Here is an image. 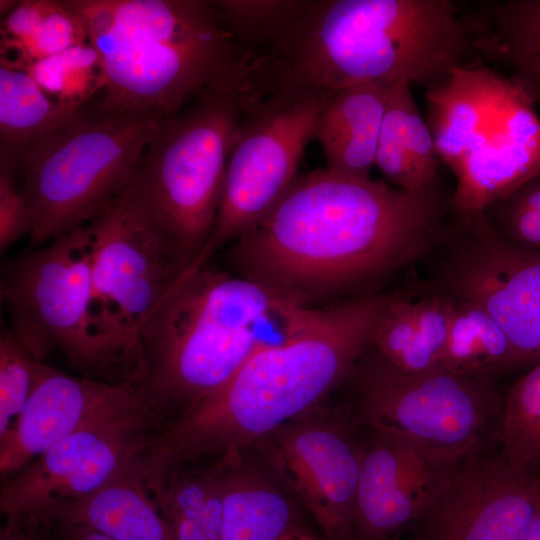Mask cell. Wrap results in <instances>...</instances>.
<instances>
[{"instance_id": "obj_1", "label": "cell", "mask_w": 540, "mask_h": 540, "mask_svg": "<svg viewBox=\"0 0 540 540\" xmlns=\"http://www.w3.org/2000/svg\"><path fill=\"white\" fill-rule=\"evenodd\" d=\"M451 197L441 187L406 191L326 168L299 173L233 242L230 260L238 275L307 305L400 269L439 245Z\"/></svg>"}, {"instance_id": "obj_2", "label": "cell", "mask_w": 540, "mask_h": 540, "mask_svg": "<svg viewBox=\"0 0 540 540\" xmlns=\"http://www.w3.org/2000/svg\"><path fill=\"white\" fill-rule=\"evenodd\" d=\"M389 299L365 295L312 308L283 341L256 351L219 391L163 426L141 459L147 484L248 449L317 408L349 377Z\"/></svg>"}, {"instance_id": "obj_3", "label": "cell", "mask_w": 540, "mask_h": 540, "mask_svg": "<svg viewBox=\"0 0 540 540\" xmlns=\"http://www.w3.org/2000/svg\"><path fill=\"white\" fill-rule=\"evenodd\" d=\"M474 53L471 25L450 0H310L257 67L274 86L428 89Z\"/></svg>"}, {"instance_id": "obj_4", "label": "cell", "mask_w": 540, "mask_h": 540, "mask_svg": "<svg viewBox=\"0 0 540 540\" xmlns=\"http://www.w3.org/2000/svg\"><path fill=\"white\" fill-rule=\"evenodd\" d=\"M209 262L202 254L180 276L136 337L130 378L162 415L215 394L256 351L275 344L269 331L289 334L310 309Z\"/></svg>"}, {"instance_id": "obj_5", "label": "cell", "mask_w": 540, "mask_h": 540, "mask_svg": "<svg viewBox=\"0 0 540 540\" xmlns=\"http://www.w3.org/2000/svg\"><path fill=\"white\" fill-rule=\"evenodd\" d=\"M98 55L92 113L169 118L229 81L250 58L207 0H66Z\"/></svg>"}, {"instance_id": "obj_6", "label": "cell", "mask_w": 540, "mask_h": 540, "mask_svg": "<svg viewBox=\"0 0 540 540\" xmlns=\"http://www.w3.org/2000/svg\"><path fill=\"white\" fill-rule=\"evenodd\" d=\"M248 84L246 63L229 81L164 119L124 192L186 267L211 238Z\"/></svg>"}, {"instance_id": "obj_7", "label": "cell", "mask_w": 540, "mask_h": 540, "mask_svg": "<svg viewBox=\"0 0 540 540\" xmlns=\"http://www.w3.org/2000/svg\"><path fill=\"white\" fill-rule=\"evenodd\" d=\"M151 111H87L32 144L18 162L33 216L31 248L103 215L129 186L164 121Z\"/></svg>"}, {"instance_id": "obj_8", "label": "cell", "mask_w": 540, "mask_h": 540, "mask_svg": "<svg viewBox=\"0 0 540 540\" xmlns=\"http://www.w3.org/2000/svg\"><path fill=\"white\" fill-rule=\"evenodd\" d=\"M93 238L89 225L9 260L0 295L8 328L37 361L58 350L83 376L120 365L93 315Z\"/></svg>"}, {"instance_id": "obj_9", "label": "cell", "mask_w": 540, "mask_h": 540, "mask_svg": "<svg viewBox=\"0 0 540 540\" xmlns=\"http://www.w3.org/2000/svg\"><path fill=\"white\" fill-rule=\"evenodd\" d=\"M328 93L305 85H257L250 74L216 222L205 248L211 257L256 225L299 174Z\"/></svg>"}, {"instance_id": "obj_10", "label": "cell", "mask_w": 540, "mask_h": 540, "mask_svg": "<svg viewBox=\"0 0 540 540\" xmlns=\"http://www.w3.org/2000/svg\"><path fill=\"white\" fill-rule=\"evenodd\" d=\"M357 425L380 423L431 447L470 455L497 440L505 390L498 380L394 367L370 346L345 381Z\"/></svg>"}, {"instance_id": "obj_11", "label": "cell", "mask_w": 540, "mask_h": 540, "mask_svg": "<svg viewBox=\"0 0 540 540\" xmlns=\"http://www.w3.org/2000/svg\"><path fill=\"white\" fill-rule=\"evenodd\" d=\"M89 227L93 315L129 376L141 325L189 267L145 222L125 193Z\"/></svg>"}, {"instance_id": "obj_12", "label": "cell", "mask_w": 540, "mask_h": 540, "mask_svg": "<svg viewBox=\"0 0 540 540\" xmlns=\"http://www.w3.org/2000/svg\"><path fill=\"white\" fill-rule=\"evenodd\" d=\"M440 245L436 287L483 307L502 327L523 366L540 361V253L506 240L485 212L456 215Z\"/></svg>"}, {"instance_id": "obj_13", "label": "cell", "mask_w": 540, "mask_h": 540, "mask_svg": "<svg viewBox=\"0 0 540 540\" xmlns=\"http://www.w3.org/2000/svg\"><path fill=\"white\" fill-rule=\"evenodd\" d=\"M353 514L355 540H390L413 526L468 455L431 447L393 427L369 423Z\"/></svg>"}, {"instance_id": "obj_14", "label": "cell", "mask_w": 540, "mask_h": 540, "mask_svg": "<svg viewBox=\"0 0 540 540\" xmlns=\"http://www.w3.org/2000/svg\"><path fill=\"white\" fill-rule=\"evenodd\" d=\"M354 419L317 408L284 424L267 439L293 492L328 540H355L353 514L363 442Z\"/></svg>"}, {"instance_id": "obj_15", "label": "cell", "mask_w": 540, "mask_h": 540, "mask_svg": "<svg viewBox=\"0 0 540 540\" xmlns=\"http://www.w3.org/2000/svg\"><path fill=\"white\" fill-rule=\"evenodd\" d=\"M539 505L540 472L477 451L413 525L415 540H525Z\"/></svg>"}, {"instance_id": "obj_16", "label": "cell", "mask_w": 540, "mask_h": 540, "mask_svg": "<svg viewBox=\"0 0 540 540\" xmlns=\"http://www.w3.org/2000/svg\"><path fill=\"white\" fill-rule=\"evenodd\" d=\"M162 414L131 378L72 376L39 362L36 384L11 430L0 439V473L19 472L49 447L86 427Z\"/></svg>"}, {"instance_id": "obj_17", "label": "cell", "mask_w": 540, "mask_h": 540, "mask_svg": "<svg viewBox=\"0 0 540 540\" xmlns=\"http://www.w3.org/2000/svg\"><path fill=\"white\" fill-rule=\"evenodd\" d=\"M162 427L159 417H138L86 427L63 438L2 487L1 513L40 510L53 499L93 492L139 463Z\"/></svg>"}, {"instance_id": "obj_18", "label": "cell", "mask_w": 540, "mask_h": 540, "mask_svg": "<svg viewBox=\"0 0 540 540\" xmlns=\"http://www.w3.org/2000/svg\"><path fill=\"white\" fill-rule=\"evenodd\" d=\"M537 100L521 79L504 76L494 112L467 157L453 172L456 215L484 212L540 176Z\"/></svg>"}, {"instance_id": "obj_19", "label": "cell", "mask_w": 540, "mask_h": 540, "mask_svg": "<svg viewBox=\"0 0 540 540\" xmlns=\"http://www.w3.org/2000/svg\"><path fill=\"white\" fill-rule=\"evenodd\" d=\"M247 449L214 464L223 498L220 540H278L300 521L298 506L274 467L253 461Z\"/></svg>"}, {"instance_id": "obj_20", "label": "cell", "mask_w": 540, "mask_h": 540, "mask_svg": "<svg viewBox=\"0 0 540 540\" xmlns=\"http://www.w3.org/2000/svg\"><path fill=\"white\" fill-rule=\"evenodd\" d=\"M504 76L480 63L454 67L426 89V123L440 160L454 172L478 143L496 107Z\"/></svg>"}, {"instance_id": "obj_21", "label": "cell", "mask_w": 540, "mask_h": 540, "mask_svg": "<svg viewBox=\"0 0 540 540\" xmlns=\"http://www.w3.org/2000/svg\"><path fill=\"white\" fill-rule=\"evenodd\" d=\"M40 510L54 522L86 526L114 540H174L139 463L91 493L53 499Z\"/></svg>"}, {"instance_id": "obj_22", "label": "cell", "mask_w": 540, "mask_h": 540, "mask_svg": "<svg viewBox=\"0 0 540 540\" xmlns=\"http://www.w3.org/2000/svg\"><path fill=\"white\" fill-rule=\"evenodd\" d=\"M393 86L371 83L329 91L315 129L327 170L357 179L371 178Z\"/></svg>"}, {"instance_id": "obj_23", "label": "cell", "mask_w": 540, "mask_h": 540, "mask_svg": "<svg viewBox=\"0 0 540 540\" xmlns=\"http://www.w3.org/2000/svg\"><path fill=\"white\" fill-rule=\"evenodd\" d=\"M88 111L50 98L30 73L4 55L0 59V163L17 171L35 142Z\"/></svg>"}, {"instance_id": "obj_24", "label": "cell", "mask_w": 540, "mask_h": 540, "mask_svg": "<svg viewBox=\"0 0 540 540\" xmlns=\"http://www.w3.org/2000/svg\"><path fill=\"white\" fill-rule=\"evenodd\" d=\"M522 366L499 323L480 305L453 297L441 369L463 377L498 380L500 375Z\"/></svg>"}, {"instance_id": "obj_25", "label": "cell", "mask_w": 540, "mask_h": 540, "mask_svg": "<svg viewBox=\"0 0 540 540\" xmlns=\"http://www.w3.org/2000/svg\"><path fill=\"white\" fill-rule=\"evenodd\" d=\"M466 17L478 54L508 65L540 57V0L488 1Z\"/></svg>"}, {"instance_id": "obj_26", "label": "cell", "mask_w": 540, "mask_h": 540, "mask_svg": "<svg viewBox=\"0 0 540 540\" xmlns=\"http://www.w3.org/2000/svg\"><path fill=\"white\" fill-rule=\"evenodd\" d=\"M497 441L511 467L540 472V361L505 390Z\"/></svg>"}, {"instance_id": "obj_27", "label": "cell", "mask_w": 540, "mask_h": 540, "mask_svg": "<svg viewBox=\"0 0 540 540\" xmlns=\"http://www.w3.org/2000/svg\"><path fill=\"white\" fill-rule=\"evenodd\" d=\"M310 0H215L212 4L241 50H268L306 10Z\"/></svg>"}, {"instance_id": "obj_28", "label": "cell", "mask_w": 540, "mask_h": 540, "mask_svg": "<svg viewBox=\"0 0 540 540\" xmlns=\"http://www.w3.org/2000/svg\"><path fill=\"white\" fill-rule=\"evenodd\" d=\"M24 68L50 98L68 106H87L103 87L98 55L88 43L34 61Z\"/></svg>"}, {"instance_id": "obj_29", "label": "cell", "mask_w": 540, "mask_h": 540, "mask_svg": "<svg viewBox=\"0 0 540 540\" xmlns=\"http://www.w3.org/2000/svg\"><path fill=\"white\" fill-rule=\"evenodd\" d=\"M369 346L386 362L403 371L421 373L440 369L418 331L410 298L390 296Z\"/></svg>"}, {"instance_id": "obj_30", "label": "cell", "mask_w": 540, "mask_h": 540, "mask_svg": "<svg viewBox=\"0 0 540 540\" xmlns=\"http://www.w3.org/2000/svg\"><path fill=\"white\" fill-rule=\"evenodd\" d=\"M208 474L209 467H176L152 493L174 540H208L203 521Z\"/></svg>"}, {"instance_id": "obj_31", "label": "cell", "mask_w": 540, "mask_h": 540, "mask_svg": "<svg viewBox=\"0 0 540 540\" xmlns=\"http://www.w3.org/2000/svg\"><path fill=\"white\" fill-rule=\"evenodd\" d=\"M415 104L409 84L399 83L392 87L375 158V165L382 174L397 188L406 191H423L418 188L408 153L407 122Z\"/></svg>"}, {"instance_id": "obj_32", "label": "cell", "mask_w": 540, "mask_h": 540, "mask_svg": "<svg viewBox=\"0 0 540 540\" xmlns=\"http://www.w3.org/2000/svg\"><path fill=\"white\" fill-rule=\"evenodd\" d=\"M85 43L87 35L78 15L66 0H52L48 12L28 35L18 41L1 42V48L14 50L17 57L13 61L25 67Z\"/></svg>"}, {"instance_id": "obj_33", "label": "cell", "mask_w": 540, "mask_h": 540, "mask_svg": "<svg viewBox=\"0 0 540 540\" xmlns=\"http://www.w3.org/2000/svg\"><path fill=\"white\" fill-rule=\"evenodd\" d=\"M39 361L17 341L7 325L0 336V439L14 426L36 384Z\"/></svg>"}, {"instance_id": "obj_34", "label": "cell", "mask_w": 540, "mask_h": 540, "mask_svg": "<svg viewBox=\"0 0 540 540\" xmlns=\"http://www.w3.org/2000/svg\"><path fill=\"white\" fill-rule=\"evenodd\" d=\"M17 171L0 163V251L4 252L24 236L30 237L33 216L20 186Z\"/></svg>"}, {"instance_id": "obj_35", "label": "cell", "mask_w": 540, "mask_h": 540, "mask_svg": "<svg viewBox=\"0 0 540 540\" xmlns=\"http://www.w3.org/2000/svg\"><path fill=\"white\" fill-rule=\"evenodd\" d=\"M407 141L410 163L420 190L440 187L438 167L440 157L433 135L415 104L408 117Z\"/></svg>"}, {"instance_id": "obj_36", "label": "cell", "mask_w": 540, "mask_h": 540, "mask_svg": "<svg viewBox=\"0 0 540 540\" xmlns=\"http://www.w3.org/2000/svg\"><path fill=\"white\" fill-rule=\"evenodd\" d=\"M490 207L496 208L497 212L498 224L493 225L506 240L526 250L540 253L539 211L517 205L507 199L498 201Z\"/></svg>"}, {"instance_id": "obj_37", "label": "cell", "mask_w": 540, "mask_h": 540, "mask_svg": "<svg viewBox=\"0 0 540 540\" xmlns=\"http://www.w3.org/2000/svg\"><path fill=\"white\" fill-rule=\"evenodd\" d=\"M0 540H52L54 520L41 510L5 515Z\"/></svg>"}, {"instance_id": "obj_38", "label": "cell", "mask_w": 540, "mask_h": 540, "mask_svg": "<svg viewBox=\"0 0 540 540\" xmlns=\"http://www.w3.org/2000/svg\"><path fill=\"white\" fill-rule=\"evenodd\" d=\"M514 75L523 81L537 101L540 100V57L515 62Z\"/></svg>"}, {"instance_id": "obj_39", "label": "cell", "mask_w": 540, "mask_h": 540, "mask_svg": "<svg viewBox=\"0 0 540 540\" xmlns=\"http://www.w3.org/2000/svg\"><path fill=\"white\" fill-rule=\"evenodd\" d=\"M52 540H114L92 528L55 522Z\"/></svg>"}, {"instance_id": "obj_40", "label": "cell", "mask_w": 540, "mask_h": 540, "mask_svg": "<svg viewBox=\"0 0 540 540\" xmlns=\"http://www.w3.org/2000/svg\"><path fill=\"white\" fill-rule=\"evenodd\" d=\"M278 540H328L319 537L309 529L301 525V522L293 524Z\"/></svg>"}, {"instance_id": "obj_41", "label": "cell", "mask_w": 540, "mask_h": 540, "mask_svg": "<svg viewBox=\"0 0 540 540\" xmlns=\"http://www.w3.org/2000/svg\"><path fill=\"white\" fill-rule=\"evenodd\" d=\"M525 540H540V505L530 525Z\"/></svg>"}, {"instance_id": "obj_42", "label": "cell", "mask_w": 540, "mask_h": 540, "mask_svg": "<svg viewBox=\"0 0 540 540\" xmlns=\"http://www.w3.org/2000/svg\"><path fill=\"white\" fill-rule=\"evenodd\" d=\"M20 1L15 0H1L0 1V14L4 18L8 16L19 4Z\"/></svg>"}]
</instances>
